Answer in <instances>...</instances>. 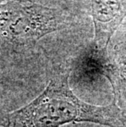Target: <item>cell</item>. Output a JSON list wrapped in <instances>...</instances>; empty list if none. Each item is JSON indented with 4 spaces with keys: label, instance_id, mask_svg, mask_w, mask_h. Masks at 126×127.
Returning <instances> with one entry per match:
<instances>
[{
    "label": "cell",
    "instance_id": "cell-1",
    "mask_svg": "<svg viewBox=\"0 0 126 127\" xmlns=\"http://www.w3.org/2000/svg\"><path fill=\"white\" fill-rule=\"evenodd\" d=\"M70 71L50 80L33 101L9 112L2 127H60L71 122H93L110 127H126V115L115 102L95 106L78 98L70 88Z\"/></svg>",
    "mask_w": 126,
    "mask_h": 127
},
{
    "label": "cell",
    "instance_id": "cell-2",
    "mask_svg": "<svg viewBox=\"0 0 126 127\" xmlns=\"http://www.w3.org/2000/svg\"><path fill=\"white\" fill-rule=\"evenodd\" d=\"M43 0H9L0 4V44L33 46L51 33L71 26L74 15L67 8Z\"/></svg>",
    "mask_w": 126,
    "mask_h": 127
},
{
    "label": "cell",
    "instance_id": "cell-3",
    "mask_svg": "<svg viewBox=\"0 0 126 127\" xmlns=\"http://www.w3.org/2000/svg\"><path fill=\"white\" fill-rule=\"evenodd\" d=\"M94 26L93 44L106 50L111 38L126 18V0H88Z\"/></svg>",
    "mask_w": 126,
    "mask_h": 127
},
{
    "label": "cell",
    "instance_id": "cell-4",
    "mask_svg": "<svg viewBox=\"0 0 126 127\" xmlns=\"http://www.w3.org/2000/svg\"><path fill=\"white\" fill-rule=\"evenodd\" d=\"M101 73L111 83L114 93V102L126 115V66L116 63L111 57Z\"/></svg>",
    "mask_w": 126,
    "mask_h": 127
},
{
    "label": "cell",
    "instance_id": "cell-5",
    "mask_svg": "<svg viewBox=\"0 0 126 127\" xmlns=\"http://www.w3.org/2000/svg\"><path fill=\"white\" fill-rule=\"evenodd\" d=\"M120 27L122 29L116 39L113 47V54L111 57L116 63L126 66V23H122Z\"/></svg>",
    "mask_w": 126,
    "mask_h": 127
},
{
    "label": "cell",
    "instance_id": "cell-6",
    "mask_svg": "<svg viewBox=\"0 0 126 127\" xmlns=\"http://www.w3.org/2000/svg\"><path fill=\"white\" fill-rule=\"evenodd\" d=\"M7 1H9V0H0V4L2 3H4V2H6Z\"/></svg>",
    "mask_w": 126,
    "mask_h": 127
},
{
    "label": "cell",
    "instance_id": "cell-7",
    "mask_svg": "<svg viewBox=\"0 0 126 127\" xmlns=\"http://www.w3.org/2000/svg\"><path fill=\"white\" fill-rule=\"evenodd\" d=\"M19 1H29V0H19Z\"/></svg>",
    "mask_w": 126,
    "mask_h": 127
},
{
    "label": "cell",
    "instance_id": "cell-8",
    "mask_svg": "<svg viewBox=\"0 0 126 127\" xmlns=\"http://www.w3.org/2000/svg\"><path fill=\"white\" fill-rule=\"evenodd\" d=\"M1 46H2V45H1V44H0V47H1Z\"/></svg>",
    "mask_w": 126,
    "mask_h": 127
}]
</instances>
